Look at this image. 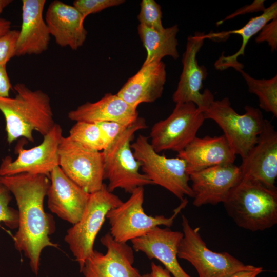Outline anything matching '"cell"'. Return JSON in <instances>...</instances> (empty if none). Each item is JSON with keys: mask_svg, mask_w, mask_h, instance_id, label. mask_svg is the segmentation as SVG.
<instances>
[{"mask_svg": "<svg viewBox=\"0 0 277 277\" xmlns=\"http://www.w3.org/2000/svg\"><path fill=\"white\" fill-rule=\"evenodd\" d=\"M0 183L13 194L18 207V230L13 237L15 248L29 260L32 271L37 274L42 250L57 247L50 235L55 230L53 216L44 210V201L50 181L44 175L22 173L0 176Z\"/></svg>", "mask_w": 277, "mask_h": 277, "instance_id": "cell-1", "label": "cell"}, {"mask_svg": "<svg viewBox=\"0 0 277 277\" xmlns=\"http://www.w3.org/2000/svg\"><path fill=\"white\" fill-rule=\"evenodd\" d=\"M14 89V97H0L7 142L10 144L24 137L33 142V131L44 136L56 124L50 97L41 90H31L23 83L16 84Z\"/></svg>", "mask_w": 277, "mask_h": 277, "instance_id": "cell-2", "label": "cell"}, {"mask_svg": "<svg viewBox=\"0 0 277 277\" xmlns=\"http://www.w3.org/2000/svg\"><path fill=\"white\" fill-rule=\"evenodd\" d=\"M239 227L263 231L277 223V190L252 181L241 180L223 203Z\"/></svg>", "mask_w": 277, "mask_h": 277, "instance_id": "cell-3", "label": "cell"}, {"mask_svg": "<svg viewBox=\"0 0 277 277\" xmlns=\"http://www.w3.org/2000/svg\"><path fill=\"white\" fill-rule=\"evenodd\" d=\"M147 127L144 118L138 117L102 152L104 177L108 181V190L116 189L131 193L136 188L152 185V182L140 172L141 164L135 158L131 142L138 130Z\"/></svg>", "mask_w": 277, "mask_h": 277, "instance_id": "cell-4", "label": "cell"}, {"mask_svg": "<svg viewBox=\"0 0 277 277\" xmlns=\"http://www.w3.org/2000/svg\"><path fill=\"white\" fill-rule=\"evenodd\" d=\"M245 111L237 113L227 97L213 100L203 111L205 120L214 121L222 129L230 147L242 159L256 143L266 121L258 108L247 105Z\"/></svg>", "mask_w": 277, "mask_h": 277, "instance_id": "cell-5", "label": "cell"}, {"mask_svg": "<svg viewBox=\"0 0 277 277\" xmlns=\"http://www.w3.org/2000/svg\"><path fill=\"white\" fill-rule=\"evenodd\" d=\"M123 202L104 184L101 189L90 194L81 217L67 231L64 240L78 264L80 271L94 251L95 240L107 213Z\"/></svg>", "mask_w": 277, "mask_h": 277, "instance_id": "cell-6", "label": "cell"}, {"mask_svg": "<svg viewBox=\"0 0 277 277\" xmlns=\"http://www.w3.org/2000/svg\"><path fill=\"white\" fill-rule=\"evenodd\" d=\"M144 200V188L138 187L131 193L126 201L123 202L107 213L106 219L110 226L109 233L115 241L127 243L144 235L153 228L161 225L170 228L178 214L188 204V200L185 197L174 209L171 216H153L145 212L143 207Z\"/></svg>", "mask_w": 277, "mask_h": 277, "instance_id": "cell-7", "label": "cell"}, {"mask_svg": "<svg viewBox=\"0 0 277 277\" xmlns=\"http://www.w3.org/2000/svg\"><path fill=\"white\" fill-rule=\"evenodd\" d=\"M131 147L143 173L153 184L165 188L181 201L186 196L193 197L184 160L160 154L152 148L148 137L141 134L131 144Z\"/></svg>", "mask_w": 277, "mask_h": 277, "instance_id": "cell-8", "label": "cell"}, {"mask_svg": "<svg viewBox=\"0 0 277 277\" xmlns=\"http://www.w3.org/2000/svg\"><path fill=\"white\" fill-rule=\"evenodd\" d=\"M182 226L183 236L178 249V258L189 262L199 277H229L236 272L256 267L245 264L227 252H216L209 249L200 234V228H193L184 215Z\"/></svg>", "mask_w": 277, "mask_h": 277, "instance_id": "cell-9", "label": "cell"}, {"mask_svg": "<svg viewBox=\"0 0 277 277\" xmlns=\"http://www.w3.org/2000/svg\"><path fill=\"white\" fill-rule=\"evenodd\" d=\"M205 120L203 112L193 103H177L169 116L152 126L150 143L157 153H178L196 136Z\"/></svg>", "mask_w": 277, "mask_h": 277, "instance_id": "cell-10", "label": "cell"}, {"mask_svg": "<svg viewBox=\"0 0 277 277\" xmlns=\"http://www.w3.org/2000/svg\"><path fill=\"white\" fill-rule=\"evenodd\" d=\"M58 166L67 176L89 194L104 184L102 152L85 148L68 136L61 140Z\"/></svg>", "mask_w": 277, "mask_h": 277, "instance_id": "cell-11", "label": "cell"}, {"mask_svg": "<svg viewBox=\"0 0 277 277\" xmlns=\"http://www.w3.org/2000/svg\"><path fill=\"white\" fill-rule=\"evenodd\" d=\"M62 129L55 124L44 136L42 142L30 149L18 147L14 161L10 156L2 160L0 176L22 173L44 175L49 177L51 171L58 166V148L62 138Z\"/></svg>", "mask_w": 277, "mask_h": 277, "instance_id": "cell-12", "label": "cell"}, {"mask_svg": "<svg viewBox=\"0 0 277 277\" xmlns=\"http://www.w3.org/2000/svg\"><path fill=\"white\" fill-rule=\"evenodd\" d=\"M205 40L204 33L195 32L188 37L183 55V70L176 90L172 95L174 103L192 102L202 112L214 100L212 92L206 89L203 93V82L206 79V67L199 65L197 54Z\"/></svg>", "mask_w": 277, "mask_h": 277, "instance_id": "cell-13", "label": "cell"}, {"mask_svg": "<svg viewBox=\"0 0 277 277\" xmlns=\"http://www.w3.org/2000/svg\"><path fill=\"white\" fill-rule=\"evenodd\" d=\"M242 159L239 166L242 179L258 183L276 189L277 177V132L266 120L255 144Z\"/></svg>", "mask_w": 277, "mask_h": 277, "instance_id": "cell-14", "label": "cell"}, {"mask_svg": "<svg viewBox=\"0 0 277 277\" xmlns=\"http://www.w3.org/2000/svg\"><path fill=\"white\" fill-rule=\"evenodd\" d=\"M100 241L106 249L105 253L93 251L80 271L83 277H140L138 269L133 266V249L127 243L115 241L110 233Z\"/></svg>", "mask_w": 277, "mask_h": 277, "instance_id": "cell-15", "label": "cell"}, {"mask_svg": "<svg viewBox=\"0 0 277 277\" xmlns=\"http://www.w3.org/2000/svg\"><path fill=\"white\" fill-rule=\"evenodd\" d=\"M194 196L193 205L224 203L233 188L241 181L242 174L235 165L211 167L189 175Z\"/></svg>", "mask_w": 277, "mask_h": 277, "instance_id": "cell-16", "label": "cell"}, {"mask_svg": "<svg viewBox=\"0 0 277 277\" xmlns=\"http://www.w3.org/2000/svg\"><path fill=\"white\" fill-rule=\"evenodd\" d=\"M48 206L58 217L72 225L81 217L90 194L67 176L59 166L49 175Z\"/></svg>", "mask_w": 277, "mask_h": 277, "instance_id": "cell-17", "label": "cell"}, {"mask_svg": "<svg viewBox=\"0 0 277 277\" xmlns=\"http://www.w3.org/2000/svg\"><path fill=\"white\" fill-rule=\"evenodd\" d=\"M183 232L169 228H153L144 235L131 241L135 251L144 253L149 259L160 261L172 277H191L178 261V249Z\"/></svg>", "mask_w": 277, "mask_h": 277, "instance_id": "cell-18", "label": "cell"}, {"mask_svg": "<svg viewBox=\"0 0 277 277\" xmlns=\"http://www.w3.org/2000/svg\"><path fill=\"white\" fill-rule=\"evenodd\" d=\"M45 20L58 45L76 50L84 44L87 34L85 19L73 5L53 1L48 6Z\"/></svg>", "mask_w": 277, "mask_h": 277, "instance_id": "cell-19", "label": "cell"}, {"mask_svg": "<svg viewBox=\"0 0 277 277\" xmlns=\"http://www.w3.org/2000/svg\"><path fill=\"white\" fill-rule=\"evenodd\" d=\"M177 157L184 160L189 175L219 165L233 164L234 153L224 135L203 137L196 136Z\"/></svg>", "mask_w": 277, "mask_h": 277, "instance_id": "cell-20", "label": "cell"}, {"mask_svg": "<svg viewBox=\"0 0 277 277\" xmlns=\"http://www.w3.org/2000/svg\"><path fill=\"white\" fill-rule=\"evenodd\" d=\"M45 3V0H23L16 56L38 55L48 49L50 34L43 18Z\"/></svg>", "mask_w": 277, "mask_h": 277, "instance_id": "cell-21", "label": "cell"}, {"mask_svg": "<svg viewBox=\"0 0 277 277\" xmlns=\"http://www.w3.org/2000/svg\"><path fill=\"white\" fill-rule=\"evenodd\" d=\"M166 80L165 64L160 61L142 65L123 86L117 94L129 105L154 102L163 94Z\"/></svg>", "mask_w": 277, "mask_h": 277, "instance_id": "cell-22", "label": "cell"}, {"mask_svg": "<svg viewBox=\"0 0 277 277\" xmlns=\"http://www.w3.org/2000/svg\"><path fill=\"white\" fill-rule=\"evenodd\" d=\"M136 109L117 94L108 93L95 102H87L71 110L68 117L76 122H116L129 126L138 117Z\"/></svg>", "mask_w": 277, "mask_h": 277, "instance_id": "cell-23", "label": "cell"}, {"mask_svg": "<svg viewBox=\"0 0 277 277\" xmlns=\"http://www.w3.org/2000/svg\"><path fill=\"white\" fill-rule=\"evenodd\" d=\"M276 17L277 3L275 2L265 8L262 14L251 18L245 26L239 29L218 32H210L208 34H205V39L216 41L226 39L233 34L240 35L242 37V45L238 51L231 55L225 56L222 54L214 63L215 69L224 70L232 68L238 72L243 70V65L238 61V58L240 56L244 55L245 47L248 41L260 32L266 24Z\"/></svg>", "mask_w": 277, "mask_h": 277, "instance_id": "cell-24", "label": "cell"}, {"mask_svg": "<svg viewBox=\"0 0 277 277\" xmlns=\"http://www.w3.org/2000/svg\"><path fill=\"white\" fill-rule=\"evenodd\" d=\"M137 31L147 52L146 58L142 65L162 61V59L167 56L174 60L178 58L176 35L179 28L176 25L160 31L139 24Z\"/></svg>", "mask_w": 277, "mask_h": 277, "instance_id": "cell-25", "label": "cell"}, {"mask_svg": "<svg viewBox=\"0 0 277 277\" xmlns=\"http://www.w3.org/2000/svg\"><path fill=\"white\" fill-rule=\"evenodd\" d=\"M240 72L245 80L250 93L257 96L260 107L277 116V76L270 79H256L243 70Z\"/></svg>", "mask_w": 277, "mask_h": 277, "instance_id": "cell-26", "label": "cell"}, {"mask_svg": "<svg viewBox=\"0 0 277 277\" xmlns=\"http://www.w3.org/2000/svg\"><path fill=\"white\" fill-rule=\"evenodd\" d=\"M68 137L81 146L94 151L106 148L101 130L97 123L76 122L69 131Z\"/></svg>", "mask_w": 277, "mask_h": 277, "instance_id": "cell-27", "label": "cell"}, {"mask_svg": "<svg viewBox=\"0 0 277 277\" xmlns=\"http://www.w3.org/2000/svg\"><path fill=\"white\" fill-rule=\"evenodd\" d=\"M137 15L140 25L162 31L165 28L162 25V12L160 5L154 0H142Z\"/></svg>", "mask_w": 277, "mask_h": 277, "instance_id": "cell-28", "label": "cell"}, {"mask_svg": "<svg viewBox=\"0 0 277 277\" xmlns=\"http://www.w3.org/2000/svg\"><path fill=\"white\" fill-rule=\"evenodd\" d=\"M11 194L9 190L0 183V222H3L11 229H14L18 226V212L9 206L12 199Z\"/></svg>", "mask_w": 277, "mask_h": 277, "instance_id": "cell-29", "label": "cell"}, {"mask_svg": "<svg viewBox=\"0 0 277 277\" xmlns=\"http://www.w3.org/2000/svg\"><path fill=\"white\" fill-rule=\"evenodd\" d=\"M123 0H75L73 6L80 12L84 19L89 15L100 12L106 8L118 6Z\"/></svg>", "mask_w": 277, "mask_h": 277, "instance_id": "cell-30", "label": "cell"}, {"mask_svg": "<svg viewBox=\"0 0 277 277\" xmlns=\"http://www.w3.org/2000/svg\"><path fill=\"white\" fill-rule=\"evenodd\" d=\"M18 34V30H10L0 36V65H6L11 58L16 56Z\"/></svg>", "mask_w": 277, "mask_h": 277, "instance_id": "cell-31", "label": "cell"}, {"mask_svg": "<svg viewBox=\"0 0 277 277\" xmlns=\"http://www.w3.org/2000/svg\"><path fill=\"white\" fill-rule=\"evenodd\" d=\"M255 41L258 43L267 42L271 51L277 49V17L266 24L260 30L255 37Z\"/></svg>", "mask_w": 277, "mask_h": 277, "instance_id": "cell-32", "label": "cell"}, {"mask_svg": "<svg viewBox=\"0 0 277 277\" xmlns=\"http://www.w3.org/2000/svg\"><path fill=\"white\" fill-rule=\"evenodd\" d=\"M97 124L101 130L106 148L130 126L116 122H103Z\"/></svg>", "mask_w": 277, "mask_h": 277, "instance_id": "cell-33", "label": "cell"}, {"mask_svg": "<svg viewBox=\"0 0 277 277\" xmlns=\"http://www.w3.org/2000/svg\"><path fill=\"white\" fill-rule=\"evenodd\" d=\"M265 1L255 0L250 5L244 6L237 10L233 13L227 16L224 19L221 20L216 23L217 25L222 24L224 21L231 19L238 15H243L247 13H252L262 11L265 9L264 7Z\"/></svg>", "mask_w": 277, "mask_h": 277, "instance_id": "cell-34", "label": "cell"}, {"mask_svg": "<svg viewBox=\"0 0 277 277\" xmlns=\"http://www.w3.org/2000/svg\"><path fill=\"white\" fill-rule=\"evenodd\" d=\"M11 89L10 83L6 69V65H0V97H9Z\"/></svg>", "mask_w": 277, "mask_h": 277, "instance_id": "cell-35", "label": "cell"}, {"mask_svg": "<svg viewBox=\"0 0 277 277\" xmlns=\"http://www.w3.org/2000/svg\"><path fill=\"white\" fill-rule=\"evenodd\" d=\"M140 277H172V276L164 267L152 262L150 272L141 274Z\"/></svg>", "mask_w": 277, "mask_h": 277, "instance_id": "cell-36", "label": "cell"}, {"mask_svg": "<svg viewBox=\"0 0 277 277\" xmlns=\"http://www.w3.org/2000/svg\"><path fill=\"white\" fill-rule=\"evenodd\" d=\"M264 271L262 267H256L250 270H241L236 272L229 277H257Z\"/></svg>", "mask_w": 277, "mask_h": 277, "instance_id": "cell-37", "label": "cell"}, {"mask_svg": "<svg viewBox=\"0 0 277 277\" xmlns=\"http://www.w3.org/2000/svg\"><path fill=\"white\" fill-rule=\"evenodd\" d=\"M11 23L10 21L4 18H0V36L10 30Z\"/></svg>", "mask_w": 277, "mask_h": 277, "instance_id": "cell-38", "label": "cell"}, {"mask_svg": "<svg viewBox=\"0 0 277 277\" xmlns=\"http://www.w3.org/2000/svg\"><path fill=\"white\" fill-rule=\"evenodd\" d=\"M12 2V1L11 0H0V15L3 10Z\"/></svg>", "mask_w": 277, "mask_h": 277, "instance_id": "cell-39", "label": "cell"}]
</instances>
